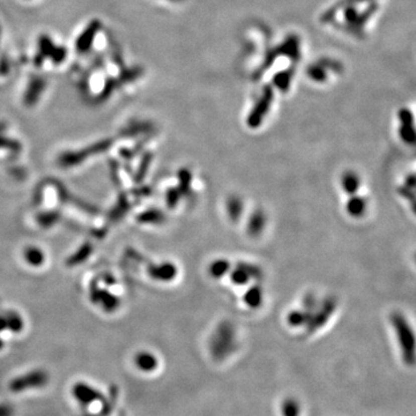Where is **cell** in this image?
<instances>
[{"label":"cell","mask_w":416,"mask_h":416,"mask_svg":"<svg viewBox=\"0 0 416 416\" xmlns=\"http://www.w3.org/2000/svg\"><path fill=\"white\" fill-rule=\"evenodd\" d=\"M26 2H28V0H26Z\"/></svg>","instance_id":"cell-23"},{"label":"cell","mask_w":416,"mask_h":416,"mask_svg":"<svg viewBox=\"0 0 416 416\" xmlns=\"http://www.w3.org/2000/svg\"><path fill=\"white\" fill-rule=\"evenodd\" d=\"M399 193L401 194V196H402L403 198H406L407 200H409V201H410V204H411V206H413V207H414V205H415V194H414V190H411V189H409V188H407V186L402 185V186H400V188H399Z\"/></svg>","instance_id":"cell-20"},{"label":"cell","mask_w":416,"mask_h":416,"mask_svg":"<svg viewBox=\"0 0 416 416\" xmlns=\"http://www.w3.org/2000/svg\"><path fill=\"white\" fill-rule=\"evenodd\" d=\"M404 186H407V188H409L411 190L415 189V185H416V178H415V175L414 174H410L409 176H407L406 178V182H404Z\"/></svg>","instance_id":"cell-22"},{"label":"cell","mask_w":416,"mask_h":416,"mask_svg":"<svg viewBox=\"0 0 416 416\" xmlns=\"http://www.w3.org/2000/svg\"><path fill=\"white\" fill-rule=\"evenodd\" d=\"M230 270V262L227 259H216L209 265L208 272L214 279H221Z\"/></svg>","instance_id":"cell-13"},{"label":"cell","mask_w":416,"mask_h":416,"mask_svg":"<svg viewBox=\"0 0 416 416\" xmlns=\"http://www.w3.org/2000/svg\"><path fill=\"white\" fill-rule=\"evenodd\" d=\"M312 312L303 310H293L289 312L287 317V322L292 327H300L304 326L309 323V320L311 318Z\"/></svg>","instance_id":"cell-12"},{"label":"cell","mask_w":416,"mask_h":416,"mask_svg":"<svg viewBox=\"0 0 416 416\" xmlns=\"http://www.w3.org/2000/svg\"><path fill=\"white\" fill-rule=\"evenodd\" d=\"M244 212L243 200L238 196H230L227 200V214L232 222H237Z\"/></svg>","instance_id":"cell-11"},{"label":"cell","mask_w":416,"mask_h":416,"mask_svg":"<svg viewBox=\"0 0 416 416\" xmlns=\"http://www.w3.org/2000/svg\"><path fill=\"white\" fill-rule=\"evenodd\" d=\"M264 293L260 285H253L244 294V302L251 309H258L262 303Z\"/></svg>","instance_id":"cell-10"},{"label":"cell","mask_w":416,"mask_h":416,"mask_svg":"<svg viewBox=\"0 0 416 416\" xmlns=\"http://www.w3.org/2000/svg\"><path fill=\"white\" fill-rule=\"evenodd\" d=\"M273 102V93L269 88L266 89L262 94L260 100L258 101L257 104L254 105L252 111L247 116L246 123L251 128H257L262 124V120H264L265 116L268 112L270 108V104Z\"/></svg>","instance_id":"cell-5"},{"label":"cell","mask_w":416,"mask_h":416,"mask_svg":"<svg viewBox=\"0 0 416 416\" xmlns=\"http://www.w3.org/2000/svg\"><path fill=\"white\" fill-rule=\"evenodd\" d=\"M44 373L42 372H37V373H30V375H27L25 377H22V378L15 380L14 383L12 384V390L15 391H22L24 390L25 385L27 383H34V384H37V386L40 384H43L44 383Z\"/></svg>","instance_id":"cell-14"},{"label":"cell","mask_w":416,"mask_h":416,"mask_svg":"<svg viewBox=\"0 0 416 416\" xmlns=\"http://www.w3.org/2000/svg\"><path fill=\"white\" fill-rule=\"evenodd\" d=\"M392 325L399 338L404 363L413 365L415 361V338L414 332L409 326L406 318L401 314H393Z\"/></svg>","instance_id":"cell-2"},{"label":"cell","mask_w":416,"mask_h":416,"mask_svg":"<svg viewBox=\"0 0 416 416\" xmlns=\"http://www.w3.org/2000/svg\"><path fill=\"white\" fill-rule=\"evenodd\" d=\"M230 280L232 284H235L237 286H243V285H246L247 282L251 280V278L249 274L245 272V270L242 269L238 266H236V268L232 269L230 272Z\"/></svg>","instance_id":"cell-18"},{"label":"cell","mask_w":416,"mask_h":416,"mask_svg":"<svg viewBox=\"0 0 416 416\" xmlns=\"http://www.w3.org/2000/svg\"><path fill=\"white\" fill-rule=\"evenodd\" d=\"M346 211L350 216L355 217V219L362 217L365 214V211H366L365 199L361 196H356V194L350 196V198L346 204Z\"/></svg>","instance_id":"cell-8"},{"label":"cell","mask_w":416,"mask_h":416,"mask_svg":"<svg viewBox=\"0 0 416 416\" xmlns=\"http://www.w3.org/2000/svg\"><path fill=\"white\" fill-rule=\"evenodd\" d=\"M32 57L34 66L37 68H56L66 63L67 49L59 44L52 36L41 35L36 38Z\"/></svg>","instance_id":"cell-1"},{"label":"cell","mask_w":416,"mask_h":416,"mask_svg":"<svg viewBox=\"0 0 416 416\" xmlns=\"http://www.w3.org/2000/svg\"><path fill=\"white\" fill-rule=\"evenodd\" d=\"M191 181H192V175L189 170L184 169L179 175V183H181V189L183 193H188L191 189Z\"/></svg>","instance_id":"cell-19"},{"label":"cell","mask_w":416,"mask_h":416,"mask_svg":"<svg viewBox=\"0 0 416 416\" xmlns=\"http://www.w3.org/2000/svg\"><path fill=\"white\" fill-rule=\"evenodd\" d=\"M341 186L347 194L354 196V194H356L357 191L360 190L361 178L355 171H346L341 177Z\"/></svg>","instance_id":"cell-9"},{"label":"cell","mask_w":416,"mask_h":416,"mask_svg":"<svg viewBox=\"0 0 416 416\" xmlns=\"http://www.w3.org/2000/svg\"><path fill=\"white\" fill-rule=\"evenodd\" d=\"M337 309V300L334 297H327L323 301L320 307L316 311L312 312L311 318L307 324V330L309 333H314L320 327H323L334 314Z\"/></svg>","instance_id":"cell-4"},{"label":"cell","mask_w":416,"mask_h":416,"mask_svg":"<svg viewBox=\"0 0 416 416\" xmlns=\"http://www.w3.org/2000/svg\"><path fill=\"white\" fill-rule=\"evenodd\" d=\"M266 227V214L261 209H257L249 217L246 223V231L251 237H258Z\"/></svg>","instance_id":"cell-7"},{"label":"cell","mask_w":416,"mask_h":416,"mask_svg":"<svg viewBox=\"0 0 416 416\" xmlns=\"http://www.w3.org/2000/svg\"><path fill=\"white\" fill-rule=\"evenodd\" d=\"M238 267L240 268L245 270V272L249 274L251 279H254V280L257 281H260L262 278H264V273H262V270L260 267L255 266L253 264H250V262H245V261H240L237 264Z\"/></svg>","instance_id":"cell-17"},{"label":"cell","mask_w":416,"mask_h":416,"mask_svg":"<svg viewBox=\"0 0 416 416\" xmlns=\"http://www.w3.org/2000/svg\"><path fill=\"white\" fill-rule=\"evenodd\" d=\"M136 365L140 368L143 371H153L158 365V362H156V358L151 354H143L140 356L136 357Z\"/></svg>","instance_id":"cell-15"},{"label":"cell","mask_w":416,"mask_h":416,"mask_svg":"<svg viewBox=\"0 0 416 416\" xmlns=\"http://www.w3.org/2000/svg\"><path fill=\"white\" fill-rule=\"evenodd\" d=\"M316 297L314 295H311V294H308L307 296L304 297L303 300V307H304V310L305 311H309V312H314L315 308H316Z\"/></svg>","instance_id":"cell-21"},{"label":"cell","mask_w":416,"mask_h":416,"mask_svg":"<svg viewBox=\"0 0 416 416\" xmlns=\"http://www.w3.org/2000/svg\"><path fill=\"white\" fill-rule=\"evenodd\" d=\"M300 403L295 399H286L282 403V415L284 416H300Z\"/></svg>","instance_id":"cell-16"},{"label":"cell","mask_w":416,"mask_h":416,"mask_svg":"<svg viewBox=\"0 0 416 416\" xmlns=\"http://www.w3.org/2000/svg\"><path fill=\"white\" fill-rule=\"evenodd\" d=\"M399 118L401 121V126L399 129V134L401 136L403 143L414 144L415 143V129H414V117L408 109H401L399 112Z\"/></svg>","instance_id":"cell-6"},{"label":"cell","mask_w":416,"mask_h":416,"mask_svg":"<svg viewBox=\"0 0 416 416\" xmlns=\"http://www.w3.org/2000/svg\"><path fill=\"white\" fill-rule=\"evenodd\" d=\"M104 32L103 26L100 22L94 20L90 24L83 27L81 32L78 34V37L74 41V52L78 57H88L91 52L96 50V43L102 41V37H98L100 34Z\"/></svg>","instance_id":"cell-3"}]
</instances>
